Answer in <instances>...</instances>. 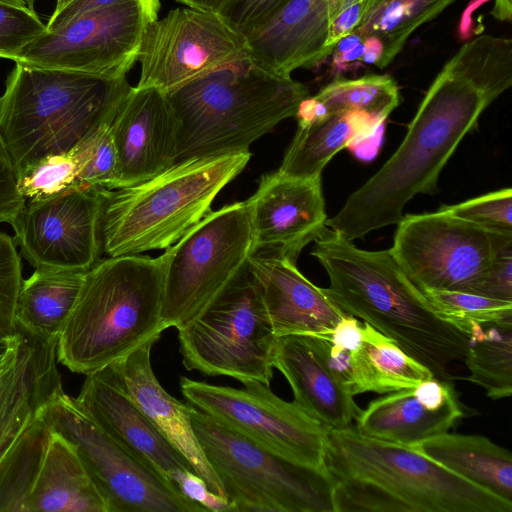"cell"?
<instances>
[{
	"label": "cell",
	"mask_w": 512,
	"mask_h": 512,
	"mask_svg": "<svg viewBox=\"0 0 512 512\" xmlns=\"http://www.w3.org/2000/svg\"><path fill=\"white\" fill-rule=\"evenodd\" d=\"M0 334H2V333H0ZM3 335H4V334H3Z\"/></svg>",
	"instance_id": "obj_51"
},
{
	"label": "cell",
	"mask_w": 512,
	"mask_h": 512,
	"mask_svg": "<svg viewBox=\"0 0 512 512\" xmlns=\"http://www.w3.org/2000/svg\"><path fill=\"white\" fill-rule=\"evenodd\" d=\"M0 1L4 2V3H7V4L14 5V6L28 7V5H27L25 0H0Z\"/></svg>",
	"instance_id": "obj_48"
},
{
	"label": "cell",
	"mask_w": 512,
	"mask_h": 512,
	"mask_svg": "<svg viewBox=\"0 0 512 512\" xmlns=\"http://www.w3.org/2000/svg\"><path fill=\"white\" fill-rule=\"evenodd\" d=\"M273 367L289 383L294 402L323 426L346 428L360 414L351 389L331 366L323 335L277 337Z\"/></svg>",
	"instance_id": "obj_22"
},
{
	"label": "cell",
	"mask_w": 512,
	"mask_h": 512,
	"mask_svg": "<svg viewBox=\"0 0 512 512\" xmlns=\"http://www.w3.org/2000/svg\"><path fill=\"white\" fill-rule=\"evenodd\" d=\"M247 38L220 14L176 8L149 23L137 62L139 88L173 92L247 52Z\"/></svg>",
	"instance_id": "obj_15"
},
{
	"label": "cell",
	"mask_w": 512,
	"mask_h": 512,
	"mask_svg": "<svg viewBox=\"0 0 512 512\" xmlns=\"http://www.w3.org/2000/svg\"><path fill=\"white\" fill-rule=\"evenodd\" d=\"M248 268L256 279L277 337L330 333L346 315L285 257L253 254Z\"/></svg>",
	"instance_id": "obj_24"
},
{
	"label": "cell",
	"mask_w": 512,
	"mask_h": 512,
	"mask_svg": "<svg viewBox=\"0 0 512 512\" xmlns=\"http://www.w3.org/2000/svg\"><path fill=\"white\" fill-rule=\"evenodd\" d=\"M24 204L25 199L18 191L16 173L0 136V223L11 225Z\"/></svg>",
	"instance_id": "obj_43"
},
{
	"label": "cell",
	"mask_w": 512,
	"mask_h": 512,
	"mask_svg": "<svg viewBox=\"0 0 512 512\" xmlns=\"http://www.w3.org/2000/svg\"><path fill=\"white\" fill-rule=\"evenodd\" d=\"M160 0H130L96 10L56 31H44L14 62L104 77L127 76L137 62L144 30L158 18Z\"/></svg>",
	"instance_id": "obj_14"
},
{
	"label": "cell",
	"mask_w": 512,
	"mask_h": 512,
	"mask_svg": "<svg viewBox=\"0 0 512 512\" xmlns=\"http://www.w3.org/2000/svg\"><path fill=\"white\" fill-rule=\"evenodd\" d=\"M353 395L386 394L412 388L433 377L423 364L370 324H362V343L350 361Z\"/></svg>",
	"instance_id": "obj_30"
},
{
	"label": "cell",
	"mask_w": 512,
	"mask_h": 512,
	"mask_svg": "<svg viewBox=\"0 0 512 512\" xmlns=\"http://www.w3.org/2000/svg\"><path fill=\"white\" fill-rule=\"evenodd\" d=\"M127 1L130 0H72L59 11H53L46 23V31L59 30L82 15Z\"/></svg>",
	"instance_id": "obj_44"
},
{
	"label": "cell",
	"mask_w": 512,
	"mask_h": 512,
	"mask_svg": "<svg viewBox=\"0 0 512 512\" xmlns=\"http://www.w3.org/2000/svg\"><path fill=\"white\" fill-rule=\"evenodd\" d=\"M512 85V40L480 35L443 66L386 163L325 225L348 240L397 224L417 194L438 191L440 172L482 112Z\"/></svg>",
	"instance_id": "obj_1"
},
{
	"label": "cell",
	"mask_w": 512,
	"mask_h": 512,
	"mask_svg": "<svg viewBox=\"0 0 512 512\" xmlns=\"http://www.w3.org/2000/svg\"><path fill=\"white\" fill-rule=\"evenodd\" d=\"M314 242L311 254L329 277L328 297L392 339L433 377L450 381L452 366L467 354L469 336L436 313L390 250L359 249L327 228Z\"/></svg>",
	"instance_id": "obj_2"
},
{
	"label": "cell",
	"mask_w": 512,
	"mask_h": 512,
	"mask_svg": "<svg viewBox=\"0 0 512 512\" xmlns=\"http://www.w3.org/2000/svg\"><path fill=\"white\" fill-rule=\"evenodd\" d=\"M187 7L220 13L229 0H176Z\"/></svg>",
	"instance_id": "obj_46"
},
{
	"label": "cell",
	"mask_w": 512,
	"mask_h": 512,
	"mask_svg": "<svg viewBox=\"0 0 512 512\" xmlns=\"http://www.w3.org/2000/svg\"><path fill=\"white\" fill-rule=\"evenodd\" d=\"M40 511L107 512L76 449L53 431L28 498L27 512Z\"/></svg>",
	"instance_id": "obj_26"
},
{
	"label": "cell",
	"mask_w": 512,
	"mask_h": 512,
	"mask_svg": "<svg viewBox=\"0 0 512 512\" xmlns=\"http://www.w3.org/2000/svg\"><path fill=\"white\" fill-rule=\"evenodd\" d=\"M130 87L127 76L15 63L0 97V136L16 176L110 125Z\"/></svg>",
	"instance_id": "obj_4"
},
{
	"label": "cell",
	"mask_w": 512,
	"mask_h": 512,
	"mask_svg": "<svg viewBox=\"0 0 512 512\" xmlns=\"http://www.w3.org/2000/svg\"><path fill=\"white\" fill-rule=\"evenodd\" d=\"M101 130L75 151L47 158L19 175L18 191L25 201L46 197L73 185Z\"/></svg>",
	"instance_id": "obj_36"
},
{
	"label": "cell",
	"mask_w": 512,
	"mask_h": 512,
	"mask_svg": "<svg viewBox=\"0 0 512 512\" xmlns=\"http://www.w3.org/2000/svg\"><path fill=\"white\" fill-rule=\"evenodd\" d=\"M469 346L464 358L469 376L486 395L499 400L512 395V320L473 325L467 332Z\"/></svg>",
	"instance_id": "obj_32"
},
{
	"label": "cell",
	"mask_w": 512,
	"mask_h": 512,
	"mask_svg": "<svg viewBox=\"0 0 512 512\" xmlns=\"http://www.w3.org/2000/svg\"><path fill=\"white\" fill-rule=\"evenodd\" d=\"M74 399L119 445L177 487L187 472H195L136 405L112 364L86 374Z\"/></svg>",
	"instance_id": "obj_19"
},
{
	"label": "cell",
	"mask_w": 512,
	"mask_h": 512,
	"mask_svg": "<svg viewBox=\"0 0 512 512\" xmlns=\"http://www.w3.org/2000/svg\"><path fill=\"white\" fill-rule=\"evenodd\" d=\"M465 416L449 380L435 377L376 398L355 419L360 434L413 446L448 432Z\"/></svg>",
	"instance_id": "obj_21"
},
{
	"label": "cell",
	"mask_w": 512,
	"mask_h": 512,
	"mask_svg": "<svg viewBox=\"0 0 512 512\" xmlns=\"http://www.w3.org/2000/svg\"><path fill=\"white\" fill-rule=\"evenodd\" d=\"M176 329L187 370L270 384L277 336L248 265Z\"/></svg>",
	"instance_id": "obj_9"
},
{
	"label": "cell",
	"mask_w": 512,
	"mask_h": 512,
	"mask_svg": "<svg viewBox=\"0 0 512 512\" xmlns=\"http://www.w3.org/2000/svg\"><path fill=\"white\" fill-rule=\"evenodd\" d=\"M46 30L34 9L0 1V58L15 60L19 51Z\"/></svg>",
	"instance_id": "obj_38"
},
{
	"label": "cell",
	"mask_w": 512,
	"mask_h": 512,
	"mask_svg": "<svg viewBox=\"0 0 512 512\" xmlns=\"http://www.w3.org/2000/svg\"><path fill=\"white\" fill-rule=\"evenodd\" d=\"M245 203L253 254L296 262L301 250L326 229L321 177L297 178L279 171L264 174Z\"/></svg>",
	"instance_id": "obj_18"
},
{
	"label": "cell",
	"mask_w": 512,
	"mask_h": 512,
	"mask_svg": "<svg viewBox=\"0 0 512 512\" xmlns=\"http://www.w3.org/2000/svg\"><path fill=\"white\" fill-rule=\"evenodd\" d=\"M490 14L499 21H511L512 0H494Z\"/></svg>",
	"instance_id": "obj_47"
},
{
	"label": "cell",
	"mask_w": 512,
	"mask_h": 512,
	"mask_svg": "<svg viewBox=\"0 0 512 512\" xmlns=\"http://www.w3.org/2000/svg\"><path fill=\"white\" fill-rule=\"evenodd\" d=\"M42 410L0 462V512H27L29 494L52 432Z\"/></svg>",
	"instance_id": "obj_34"
},
{
	"label": "cell",
	"mask_w": 512,
	"mask_h": 512,
	"mask_svg": "<svg viewBox=\"0 0 512 512\" xmlns=\"http://www.w3.org/2000/svg\"><path fill=\"white\" fill-rule=\"evenodd\" d=\"M17 354L0 377V462L42 408L63 391L57 340L16 325Z\"/></svg>",
	"instance_id": "obj_23"
},
{
	"label": "cell",
	"mask_w": 512,
	"mask_h": 512,
	"mask_svg": "<svg viewBox=\"0 0 512 512\" xmlns=\"http://www.w3.org/2000/svg\"><path fill=\"white\" fill-rule=\"evenodd\" d=\"M166 95L177 122L176 164L249 151L281 121L295 117L309 91L259 65L248 50Z\"/></svg>",
	"instance_id": "obj_5"
},
{
	"label": "cell",
	"mask_w": 512,
	"mask_h": 512,
	"mask_svg": "<svg viewBox=\"0 0 512 512\" xmlns=\"http://www.w3.org/2000/svg\"><path fill=\"white\" fill-rule=\"evenodd\" d=\"M250 151L178 162L139 184L108 190L101 219L108 257L166 249L211 212L218 193L246 167Z\"/></svg>",
	"instance_id": "obj_7"
},
{
	"label": "cell",
	"mask_w": 512,
	"mask_h": 512,
	"mask_svg": "<svg viewBox=\"0 0 512 512\" xmlns=\"http://www.w3.org/2000/svg\"><path fill=\"white\" fill-rule=\"evenodd\" d=\"M325 468L334 512H512L508 502L417 452L327 428Z\"/></svg>",
	"instance_id": "obj_3"
},
{
	"label": "cell",
	"mask_w": 512,
	"mask_h": 512,
	"mask_svg": "<svg viewBox=\"0 0 512 512\" xmlns=\"http://www.w3.org/2000/svg\"><path fill=\"white\" fill-rule=\"evenodd\" d=\"M161 257H107L86 273L76 304L57 340V360L89 374L158 339L161 319Z\"/></svg>",
	"instance_id": "obj_6"
},
{
	"label": "cell",
	"mask_w": 512,
	"mask_h": 512,
	"mask_svg": "<svg viewBox=\"0 0 512 512\" xmlns=\"http://www.w3.org/2000/svg\"><path fill=\"white\" fill-rule=\"evenodd\" d=\"M157 341L158 339L147 341L112 365L141 411L185 457L208 489L215 495L226 498L222 485L194 433L191 404L186 405L171 396L153 372L151 349Z\"/></svg>",
	"instance_id": "obj_25"
},
{
	"label": "cell",
	"mask_w": 512,
	"mask_h": 512,
	"mask_svg": "<svg viewBox=\"0 0 512 512\" xmlns=\"http://www.w3.org/2000/svg\"><path fill=\"white\" fill-rule=\"evenodd\" d=\"M253 255L245 201L211 211L160 257L161 319L179 327L224 289Z\"/></svg>",
	"instance_id": "obj_10"
},
{
	"label": "cell",
	"mask_w": 512,
	"mask_h": 512,
	"mask_svg": "<svg viewBox=\"0 0 512 512\" xmlns=\"http://www.w3.org/2000/svg\"><path fill=\"white\" fill-rule=\"evenodd\" d=\"M390 250L420 290L471 293L512 235L490 232L439 209L407 214L397 223Z\"/></svg>",
	"instance_id": "obj_12"
},
{
	"label": "cell",
	"mask_w": 512,
	"mask_h": 512,
	"mask_svg": "<svg viewBox=\"0 0 512 512\" xmlns=\"http://www.w3.org/2000/svg\"><path fill=\"white\" fill-rule=\"evenodd\" d=\"M191 421L229 512H334L327 471L290 462L194 406Z\"/></svg>",
	"instance_id": "obj_8"
},
{
	"label": "cell",
	"mask_w": 512,
	"mask_h": 512,
	"mask_svg": "<svg viewBox=\"0 0 512 512\" xmlns=\"http://www.w3.org/2000/svg\"><path fill=\"white\" fill-rule=\"evenodd\" d=\"M410 447L512 503V455L487 437L446 432Z\"/></svg>",
	"instance_id": "obj_28"
},
{
	"label": "cell",
	"mask_w": 512,
	"mask_h": 512,
	"mask_svg": "<svg viewBox=\"0 0 512 512\" xmlns=\"http://www.w3.org/2000/svg\"><path fill=\"white\" fill-rule=\"evenodd\" d=\"M243 384V388H233L181 377L180 390L189 404L272 453L303 467L327 471L326 427L294 401L279 398L268 384Z\"/></svg>",
	"instance_id": "obj_13"
},
{
	"label": "cell",
	"mask_w": 512,
	"mask_h": 512,
	"mask_svg": "<svg viewBox=\"0 0 512 512\" xmlns=\"http://www.w3.org/2000/svg\"><path fill=\"white\" fill-rule=\"evenodd\" d=\"M22 265L14 239L0 232V333H16L15 305L21 286Z\"/></svg>",
	"instance_id": "obj_39"
},
{
	"label": "cell",
	"mask_w": 512,
	"mask_h": 512,
	"mask_svg": "<svg viewBox=\"0 0 512 512\" xmlns=\"http://www.w3.org/2000/svg\"><path fill=\"white\" fill-rule=\"evenodd\" d=\"M87 271L35 268L19 288L15 325L41 337L58 340Z\"/></svg>",
	"instance_id": "obj_29"
},
{
	"label": "cell",
	"mask_w": 512,
	"mask_h": 512,
	"mask_svg": "<svg viewBox=\"0 0 512 512\" xmlns=\"http://www.w3.org/2000/svg\"><path fill=\"white\" fill-rule=\"evenodd\" d=\"M108 190L70 185L26 200L11 224L23 257L34 268L89 270L103 251L101 219Z\"/></svg>",
	"instance_id": "obj_16"
},
{
	"label": "cell",
	"mask_w": 512,
	"mask_h": 512,
	"mask_svg": "<svg viewBox=\"0 0 512 512\" xmlns=\"http://www.w3.org/2000/svg\"><path fill=\"white\" fill-rule=\"evenodd\" d=\"M119 176V162L110 125L98 134L90 154L73 185L114 190Z\"/></svg>",
	"instance_id": "obj_40"
},
{
	"label": "cell",
	"mask_w": 512,
	"mask_h": 512,
	"mask_svg": "<svg viewBox=\"0 0 512 512\" xmlns=\"http://www.w3.org/2000/svg\"><path fill=\"white\" fill-rule=\"evenodd\" d=\"M421 291L439 316L466 334L475 324L512 320V301L459 291Z\"/></svg>",
	"instance_id": "obj_35"
},
{
	"label": "cell",
	"mask_w": 512,
	"mask_h": 512,
	"mask_svg": "<svg viewBox=\"0 0 512 512\" xmlns=\"http://www.w3.org/2000/svg\"><path fill=\"white\" fill-rule=\"evenodd\" d=\"M110 130L119 162L115 189L147 181L175 164L177 122L164 92L131 86Z\"/></svg>",
	"instance_id": "obj_20"
},
{
	"label": "cell",
	"mask_w": 512,
	"mask_h": 512,
	"mask_svg": "<svg viewBox=\"0 0 512 512\" xmlns=\"http://www.w3.org/2000/svg\"><path fill=\"white\" fill-rule=\"evenodd\" d=\"M379 0H291L271 21L248 35L251 57L265 69L290 77L327 56L355 32Z\"/></svg>",
	"instance_id": "obj_17"
},
{
	"label": "cell",
	"mask_w": 512,
	"mask_h": 512,
	"mask_svg": "<svg viewBox=\"0 0 512 512\" xmlns=\"http://www.w3.org/2000/svg\"><path fill=\"white\" fill-rule=\"evenodd\" d=\"M25 1H26V3H27L28 7H29V8H31V9H33V7H34V3H35L37 0H25Z\"/></svg>",
	"instance_id": "obj_50"
},
{
	"label": "cell",
	"mask_w": 512,
	"mask_h": 512,
	"mask_svg": "<svg viewBox=\"0 0 512 512\" xmlns=\"http://www.w3.org/2000/svg\"><path fill=\"white\" fill-rule=\"evenodd\" d=\"M72 0H56V6L54 11H59L64 6H66L68 3H70Z\"/></svg>",
	"instance_id": "obj_49"
},
{
	"label": "cell",
	"mask_w": 512,
	"mask_h": 512,
	"mask_svg": "<svg viewBox=\"0 0 512 512\" xmlns=\"http://www.w3.org/2000/svg\"><path fill=\"white\" fill-rule=\"evenodd\" d=\"M440 209L490 232L512 235V189L505 188Z\"/></svg>",
	"instance_id": "obj_37"
},
{
	"label": "cell",
	"mask_w": 512,
	"mask_h": 512,
	"mask_svg": "<svg viewBox=\"0 0 512 512\" xmlns=\"http://www.w3.org/2000/svg\"><path fill=\"white\" fill-rule=\"evenodd\" d=\"M383 123L362 112H340L300 122L278 171L297 178L321 177L337 152L372 138Z\"/></svg>",
	"instance_id": "obj_27"
},
{
	"label": "cell",
	"mask_w": 512,
	"mask_h": 512,
	"mask_svg": "<svg viewBox=\"0 0 512 512\" xmlns=\"http://www.w3.org/2000/svg\"><path fill=\"white\" fill-rule=\"evenodd\" d=\"M455 0H379L355 31L362 38L373 37L382 45L376 65L390 64L421 25L435 18Z\"/></svg>",
	"instance_id": "obj_33"
},
{
	"label": "cell",
	"mask_w": 512,
	"mask_h": 512,
	"mask_svg": "<svg viewBox=\"0 0 512 512\" xmlns=\"http://www.w3.org/2000/svg\"><path fill=\"white\" fill-rule=\"evenodd\" d=\"M291 0H229L220 14L245 37L271 21Z\"/></svg>",
	"instance_id": "obj_41"
},
{
	"label": "cell",
	"mask_w": 512,
	"mask_h": 512,
	"mask_svg": "<svg viewBox=\"0 0 512 512\" xmlns=\"http://www.w3.org/2000/svg\"><path fill=\"white\" fill-rule=\"evenodd\" d=\"M399 103L395 80L388 75L370 74L334 80L316 95L305 98L295 117L300 123L340 112H362L384 122Z\"/></svg>",
	"instance_id": "obj_31"
},
{
	"label": "cell",
	"mask_w": 512,
	"mask_h": 512,
	"mask_svg": "<svg viewBox=\"0 0 512 512\" xmlns=\"http://www.w3.org/2000/svg\"><path fill=\"white\" fill-rule=\"evenodd\" d=\"M472 294L512 301V243L501 248Z\"/></svg>",
	"instance_id": "obj_42"
},
{
	"label": "cell",
	"mask_w": 512,
	"mask_h": 512,
	"mask_svg": "<svg viewBox=\"0 0 512 512\" xmlns=\"http://www.w3.org/2000/svg\"><path fill=\"white\" fill-rule=\"evenodd\" d=\"M19 342V333L12 336L0 334V377L14 361Z\"/></svg>",
	"instance_id": "obj_45"
},
{
	"label": "cell",
	"mask_w": 512,
	"mask_h": 512,
	"mask_svg": "<svg viewBox=\"0 0 512 512\" xmlns=\"http://www.w3.org/2000/svg\"><path fill=\"white\" fill-rule=\"evenodd\" d=\"M42 412L50 429L76 449L107 512L206 511L119 445L64 390Z\"/></svg>",
	"instance_id": "obj_11"
}]
</instances>
